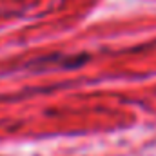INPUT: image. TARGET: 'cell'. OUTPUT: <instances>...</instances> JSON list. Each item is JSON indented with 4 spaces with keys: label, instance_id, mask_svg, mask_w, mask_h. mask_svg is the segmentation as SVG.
Masks as SVG:
<instances>
[{
    "label": "cell",
    "instance_id": "6da1fadb",
    "mask_svg": "<svg viewBox=\"0 0 156 156\" xmlns=\"http://www.w3.org/2000/svg\"><path fill=\"white\" fill-rule=\"evenodd\" d=\"M40 62H44V64L51 62L53 66L62 67V69H76L87 62V55H56L51 58H44Z\"/></svg>",
    "mask_w": 156,
    "mask_h": 156
}]
</instances>
